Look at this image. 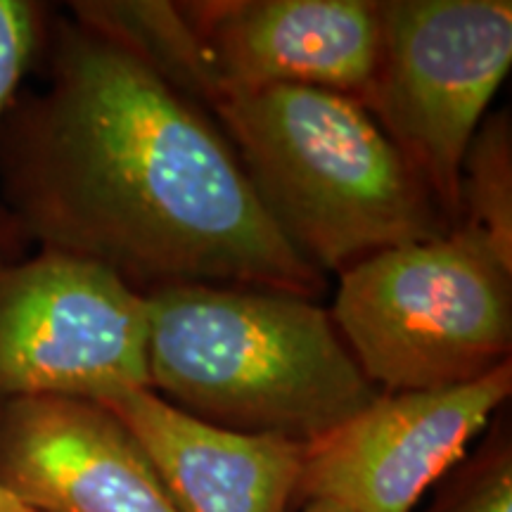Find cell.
Returning a JSON list of instances; mask_svg holds the SVG:
<instances>
[{
  "label": "cell",
  "instance_id": "14",
  "mask_svg": "<svg viewBox=\"0 0 512 512\" xmlns=\"http://www.w3.org/2000/svg\"><path fill=\"white\" fill-rule=\"evenodd\" d=\"M297 512H349V510L339 508V505L328 503V501H309V503L299 505Z\"/></svg>",
  "mask_w": 512,
  "mask_h": 512
},
{
  "label": "cell",
  "instance_id": "11",
  "mask_svg": "<svg viewBox=\"0 0 512 512\" xmlns=\"http://www.w3.org/2000/svg\"><path fill=\"white\" fill-rule=\"evenodd\" d=\"M458 226L475 230L512 264V124L508 112L482 121L460 166Z\"/></svg>",
  "mask_w": 512,
  "mask_h": 512
},
{
  "label": "cell",
  "instance_id": "2",
  "mask_svg": "<svg viewBox=\"0 0 512 512\" xmlns=\"http://www.w3.org/2000/svg\"><path fill=\"white\" fill-rule=\"evenodd\" d=\"M145 302L150 389L211 425L306 444L382 394L311 297L176 285Z\"/></svg>",
  "mask_w": 512,
  "mask_h": 512
},
{
  "label": "cell",
  "instance_id": "12",
  "mask_svg": "<svg viewBox=\"0 0 512 512\" xmlns=\"http://www.w3.org/2000/svg\"><path fill=\"white\" fill-rule=\"evenodd\" d=\"M48 27V12L29 0H0V121L10 102L22 91L24 74L41 55L43 36ZM10 235H17L3 204H0V261Z\"/></svg>",
  "mask_w": 512,
  "mask_h": 512
},
{
  "label": "cell",
  "instance_id": "8",
  "mask_svg": "<svg viewBox=\"0 0 512 512\" xmlns=\"http://www.w3.org/2000/svg\"><path fill=\"white\" fill-rule=\"evenodd\" d=\"M0 489L31 512H181L133 432L98 401H0Z\"/></svg>",
  "mask_w": 512,
  "mask_h": 512
},
{
  "label": "cell",
  "instance_id": "4",
  "mask_svg": "<svg viewBox=\"0 0 512 512\" xmlns=\"http://www.w3.org/2000/svg\"><path fill=\"white\" fill-rule=\"evenodd\" d=\"M332 323L382 394L482 380L512 351V264L458 226L339 273Z\"/></svg>",
  "mask_w": 512,
  "mask_h": 512
},
{
  "label": "cell",
  "instance_id": "5",
  "mask_svg": "<svg viewBox=\"0 0 512 512\" xmlns=\"http://www.w3.org/2000/svg\"><path fill=\"white\" fill-rule=\"evenodd\" d=\"M363 107L458 228L460 166L512 62L510 0H384Z\"/></svg>",
  "mask_w": 512,
  "mask_h": 512
},
{
  "label": "cell",
  "instance_id": "9",
  "mask_svg": "<svg viewBox=\"0 0 512 512\" xmlns=\"http://www.w3.org/2000/svg\"><path fill=\"white\" fill-rule=\"evenodd\" d=\"M183 10L219 95L304 86L361 100L373 81L382 36L373 0H209Z\"/></svg>",
  "mask_w": 512,
  "mask_h": 512
},
{
  "label": "cell",
  "instance_id": "13",
  "mask_svg": "<svg viewBox=\"0 0 512 512\" xmlns=\"http://www.w3.org/2000/svg\"><path fill=\"white\" fill-rule=\"evenodd\" d=\"M432 512H512V448L498 432L453 477Z\"/></svg>",
  "mask_w": 512,
  "mask_h": 512
},
{
  "label": "cell",
  "instance_id": "6",
  "mask_svg": "<svg viewBox=\"0 0 512 512\" xmlns=\"http://www.w3.org/2000/svg\"><path fill=\"white\" fill-rule=\"evenodd\" d=\"M128 389H150L143 294L57 252L0 261V401Z\"/></svg>",
  "mask_w": 512,
  "mask_h": 512
},
{
  "label": "cell",
  "instance_id": "15",
  "mask_svg": "<svg viewBox=\"0 0 512 512\" xmlns=\"http://www.w3.org/2000/svg\"><path fill=\"white\" fill-rule=\"evenodd\" d=\"M0 512H31L29 508H24L17 498H12L8 491L0 489Z\"/></svg>",
  "mask_w": 512,
  "mask_h": 512
},
{
  "label": "cell",
  "instance_id": "7",
  "mask_svg": "<svg viewBox=\"0 0 512 512\" xmlns=\"http://www.w3.org/2000/svg\"><path fill=\"white\" fill-rule=\"evenodd\" d=\"M512 394V366L430 392L380 394L330 432L306 441L299 505L413 512L465 456Z\"/></svg>",
  "mask_w": 512,
  "mask_h": 512
},
{
  "label": "cell",
  "instance_id": "10",
  "mask_svg": "<svg viewBox=\"0 0 512 512\" xmlns=\"http://www.w3.org/2000/svg\"><path fill=\"white\" fill-rule=\"evenodd\" d=\"M98 403L133 432L181 512H297L302 441L211 425L152 389Z\"/></svg>",
  "mask_w": 512,
  "mask_h": 512
},
{
  "label": "cell",
  "instance_id": "3",
  "mask_svg": "<svg viewBox=\"0 0 512 512\" xmlns=\"http://www.w3.org/2000/svg\"><path fill=\"white\" fill-rule=\"evenodd\" d=\"M207 112L275 228L323 275L453 230L425 178L351 95L275 86L221 93Z\"/></svg>",
  "mask_w": 512,
  "mask_h": 512
},
{
  "label": "cell",
  "instance_id": "1",
  "mask_svg": "<svg viewBox=\"0 0 512 512\" xmlns=\"http://www.w3.org/2000/svg\"><path fill=\"white\" fill-rule=\"evenodd\" d=\"M41 55L46 86L19 91L0 121V204L17 235L143 297L176 285L325 290L209 112L74 17L48 24Z\"/></svg>",
  "mask_w": 512,
  "mask_h": 512
}]
</instances>
